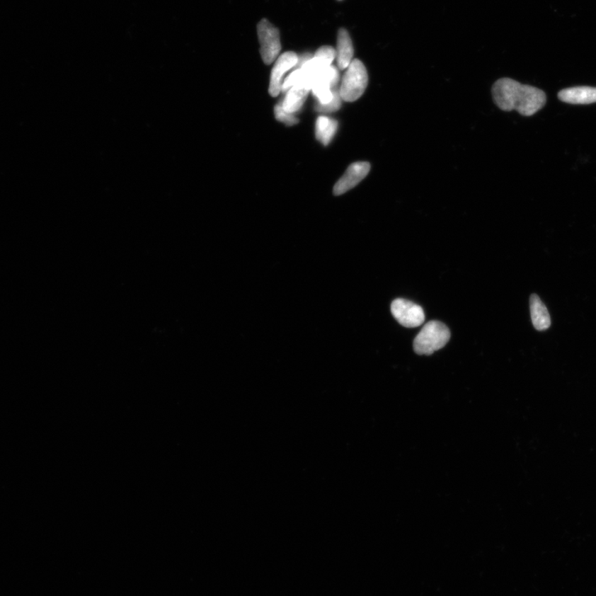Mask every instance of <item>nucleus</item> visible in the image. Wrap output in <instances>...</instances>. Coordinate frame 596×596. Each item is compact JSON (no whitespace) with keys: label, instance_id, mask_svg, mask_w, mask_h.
<instances>
[{"label":"nucleus","instance_id":"nucleus-1","mask_svg":"<svg viewBox=\"0 0 596 596\" xmlns=\"http://www.w3.org/2000/svg\"><path fill=\"white\" fill-rule=\"evenodd\" d=\"M495 103L504 111L516 110L524 116H532L544 108L546 96L544 91L531 86L522 85L510 78H501L492 87Z\"/></svg>","mask_w":596,"mask_h":596},{"label":"nucleus","instance_id":"nucleus-2","mask_svg":"<svg viewBox=\"0 0 596 596\" xmlns=\"http://www.w3.org/2000/svg\"><path fill=\"white\" fill-rule=\"evenodd\" d=\"M450 338L451 332L446 325L441 321H429L415 338L413 349L420 355H432L443 348Z\"/></svg>","mask_w":596,"mask_h":596},{"label":"nucleus","instance_id":"nucleus-3","mask_svg":"<svg viewBox=\"0 0 596 596\" xmlns=\"http://www.w3.org/2000/svg\"><path fill=\"white\" fill-rule=\"evenodd\" d=\"M368 72L362 62H351L340 86L341 99L346 102L359 100L368 86Z\"/></svg>","mask_w":596,"mask_h":596},{"label":"nucleus","instance_id":"nucleus-4","mask_svg":"<svg viewBox=\"0 0 596 596\" xmlns=\"http://www.w3.org/2000/svg\"><path fill=\"white\" fill-rule=\"evenodd\" d=\"M258 36L260 42L262 59L265 64L270 65L277 59L281 51L280 32L267 19H263L258 24Z\"/></svg>","mask_w":596,"mask_h":596},{"label":"nucleus","instance_id":"nucleus-5","mask_svg":"<svg viewBox=\"0 0 596 596\" xmlns=\"http://www.w3.org/2000/svg\"><path fill=\"white\" fill-rule=\"evenodd\" d=\"M391 311L399 323L408 328L421 326L425 321L422 306L402 298H398L392 302Z\"/></svg>","mask_w":596,"mask_h":596},{"label":"nucleus","instance_id":"nucleus-6","mask_svg":"<svg viewBox=\"0 0 596 596\" xmlns=\"http://www.w3.org/2000/svg\"><path fill=\"white\" fill-rule=\"evenodd\" d=\"M370 171V164L367 162H357L351 164L338 182L335 185V195H343L357 185L366 178Z\"/></svg>","mask_w":596,"mask_h":596},{"label":"nucleus","instance_id":"nucleus-7","mask_svg":"<svg viewBox=\"0 0 596 596\" xmlns=\"http://www.w3.org/2000/svg\"><path fill=\"white\" fill-rule=\"evenodd\" d=\"M298 62H299L298 57L295 52H292L283 53L282 56L277 58L272 70L270 90H268L271 96L276 97L280 95L282 91L283 76L297 65Z\"/></svg>","mask_w":596,"mask_h":596},{"label":"nucleus","instance_id":"nucleus-8","mask_svg":"<svg viewBox=\"0 0 596 596\" xmlns=\"http://www.w3.org/2000/svg\"><path fill=\"white\" fill-rule=\"evenodd\" d=\"M558 98L565 103L590 105L596 103V87L576 86L568 88L558 93Z\"/></svg>","mask_w":596,"mask_h":596},{"label":"nucleus","instance_id":"nucleus-9","mask_svg":"<svg viewBox=\"0 0 596 596\" xmlns=\"http://www.w3.org/2000/svg\"><path fill=\"white\" fill-rule=\"evenodd\" d=\"M354 55V47L348 32L340 29L337 40L336 59L340 70H345L350 65Z\"/></svg>","mask_w":596,"mask_h":596},{"label":"nucleus","instance_id":"nucleus-10","mask_svg":"<svg viewBox=\"0 0 596 596\" xmlns=\"http://www.w3.org/2000/svg\"><path fill=\"white\" fill-rule=\"evenodd\" d=\"M310 91L311 90L302 85L292 86L290 91H287L285 100L281 103L282 109L290 114H294L299 111L305 103Z\"/></svg>","mask_w":596,"mask_h":596},{"label":"nucleus","instance_id":"nucleus-11","mask_svg":"<svg viewBox=\"0 0 596 596\" xmlns=\"http://www.w3.org/2000/svg\"><path fill=\"white\" fill-rule=\"evenodd\" d=\"M530 311L532 324L537 331H544L549 328L551 319L548 309L539 296L532 294L530 297Z\"/></svg>","mask_w":596,"mask_h":596},{"label":"nucleus","instance_id":"nucleus-12","mask_svg":"<svg viewBox=\"0 0 596 596\" xmlns=\"http://www.w3.org/2000/svg\"><path fill=\"white\" fill-rule=\"evenodd\" d=\"M338 129V123L333 119L326 116H320L316 120V136L317 140L325 146L331 143Z\"/></svg>","mask_w":596,"mask_h":596},{"label":"nucleus","instance_id":"nucleus-13","mask_svg":"<svg viewBox=\"0 0 596 596\" xmlns=\"http://www.w3.org/2000/svg\"><path fill=\"white\" fill-rule=\"evenodd\" d=\"M331 91L333 92V100L331 101V103L327 105L317 103L316 105V111L322 112V113H332V112L340 110L342 99L340 94L339 85L331 87Z\"/></svg>","mask_w":596,"mask_h":596},{"label":"nucleus","instance_id":"nucleus-14","mask_svg":"<svg viewBox=\"0 0 596 596\" xmlns=\"http://www.w3.org/2000/svg\"><path fill=\"white\" fill-rule=\"evenodd\" d=\"M275 115L277 120L282 122L288 126H292L298 123V120L293 114L287 113L282 109V104H278L275 108Z\"/></svg>","mask_w":596,"mask_h":596},{"label":"nucleus","instance_id":"nucleus-15","mask_svg":"<svg viewBox=\"0 0 596 596\" xmlns=\"http://www.w3.org/2000/svg\"><path fill=\"white\" fill-rule=\"evenodd\" d=\"M302 76V72L301 68H298V69L292 71L290 76H288L285 81H283L282 85V91L287 92L291 89L292 86H294L300 82Z\"/></svg>","mask_w":596,"mask_h":596}]
</instances>
